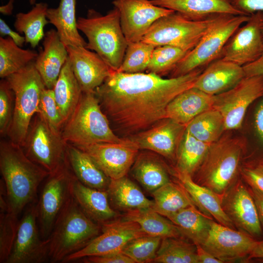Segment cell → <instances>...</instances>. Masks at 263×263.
<instances>
[{"instance_id":"603a6c76","label":"cell","mask_w":263,"mask_h":263,"mask_svg":"<svg viewBox=\"0 0 263 263\" xmlns=\"http://www.w3.org/2000/svg\"><path fill=\"white\" fill-rule=\"evenodd\" d=\"M42 46L34 63L46 88L53 89L68 58V53L55 29H52L45 34Z\"/></svg>"},{"instance_id":"d4e9b609","label":"cell","mask_w":263,"mask_h":263,"mask_svg":"<svg viewBox=\"0 0 263 263\" xmlns=\"http://www.w3.org/2000/svg\"><path fill=\"white\" fill-rule=\"evenodd\" d=\"M154 5L173 10L193 20L220 14L244 15L230 0H151Z\"/></svg>"},{"instance_id":"d6986e66","label":"cell","mask_w":263,"mask_h":263,"mask_svg":"<svg viewBox=\"0 0 263 263\" xmlns=\"http://www.w3.org/2000/svg\"><path fill=\"white\" fill-rule=\"evenodd\" d=\"M223 209L235 226L251 236H260L262 225L253 198L240 180L221 197Z\"/></svg>"},{"instance_id":"7402d4cb","label":"cell","mask_w":263,"mask_h":263,"mask_svg":"<svg viewBox=\"0 0 263 263\" xmlns=\"http://www.w3.org/2000/svg\"><path fill=\"white\" fill-rule=\"evenodd\" d=\"M244 77L243 66L219 58L201 73L193 87L214 96L233 87Z\"/></svg>"},{"instance_id":"ffe728a7","label":"cell","mask_w":263,"mask_h":263,"mask_svg":"<svg viewBox=\"0 0 263 263\" xmlns=\"http://www.w3.org/2000/svg\"><path fill=\"white\" fill-rule=\"evenodd\" d=\"M186 126L165 118L150 129L128 138L139 150L156 152L170 160H175L177 148Z\"/></svg>"},{"instance_id":"9a60e30c","label":"cell","mask_w":263,"mask_h":263,"mask_svg":"<svg viewBox=\"0 0 263 263\" xmlns=\"http://www.w3.org/2000/svg\"><path fill=\"white\" fill-rule=\"evenodd\" d=\"M253 237L212 221L207 236L200 245L223 263L250 257L257 243Z\"/></svg>"},{"instance_id":"7c38bea8","label":"cell","mask_w":263,"mask_h":263,"mask_svg":"<svg viewBox=\"0 0 263 263\" xmlns=\"http://www.w3.org/2000/svg\"><path fill=\"white\" fill-rule=\"evenodd\" d=\"M263 96V75L245 76L231 89L213 96V108L223 117L225 131L242 127L246 111Z\"/></svg>"},{"instance_id":"c3c4849f","label":"cell","mask_w":263,"mask_h":263,"mask_svg":"<svg viewBox=\"0 0 263 263\" xmlns=\"http://www.w3.org/2000/svg\"><path fill=\"white\" fill-rule=\"evenodd\" d=\"M82 260L87 263H134L132 259L122 252L85 257Z\"/></svg>"},{"instance_id":"9c48e42d","label":"cell","mask_w":263,"mask_h":263,"mask_svg":"<svg viewBox=\"0 0 263 263\" xmlns=\"http://www.w3.org/2000/svg\"><path fill=\"white\" fill-rule=\"evenodd\" d=\"M217 15L193 20L174 12L155 21L141 40L155 47L169 45L189 52L197 45Z\"/></svg>"},{"instance_id":"2e32d148","label":"cell","mask_w":263,"mask_h":263,"mask_svg":"<svg viewBox=\"0 0 263 263\" xmlns=\"http://www.w3.org/2000/svg\"><path fill=\"white\" fill-rule=\"evenodd\" d=\"M263 11L250 15L228 39L220 58L242 66L259 58L263 53Z\"/></svg>"},{"instance_id":"d6a6232c","label":"cell","mask_w":263,"mask_h":263,"mask_svg":"<svg viewBox=\"0 0 263 263\" xmlns=\"http://www.w3.org/2000/svg\"><path fill=\"white\" fill-rule=\"evenodd\" d=\"M167 218L179 228L186 238L195 244H200L204 241L213 221L195 206L183 208Z\"/></svg>"},{"instance_id":"ee69618b","label":"cell","mask_w":263,"mask_h":263,"mask_svg":"<svg viewBox=\"0 0 263 263\" xmlns=\"http://www.w3.org/2000/svg\"><path fill=\"white\" fill-rule=\"evenodd\" d=\"M18 216L10 210L0 213V263H6L17 236Z\"/></svg>"},{"instance_id":"836d02e7","label":"cell","mask_w":263,"mask_h":263,"mask_svg":"<svg viewBox=\"0 0 263 263\" xmlns=\"http://www.w3.org/2000/svg\"><path fill=\"white\" fill-rule=\"evenodd\" d=\"M210 145L193 136L185 130L176 154V171L193 177L207 152Z\"/></svg>"},{"instance_id":"11a10c76","label":"cell","mask_w":263,"mask_h":263,"mask_svg":"<svg viewBox=\"0 0 263 263\" xmlns=\"http://www.w3.org/2000/svg\"><path fill=\"white\" fill-rule=\"evenodd\" d=\"M249 190L255 203L261 224L263 225V193L251 187Z\"/></svg>"},{"instance_id":"74e56055","label":"cell","mask_w":263,"mask_h":263,"mask_svg":"<svg viewBox=\"0 0 263 263\" xmlns=\"http://www.w3.org/2000/svg\"><path fill=\"white\" fill-rule=\"evenodd\" d=\"M38 54L23 49L10 37H0V77L5 78L34 61Z\"/></svg>"},{"instance_id":"7bdbcfd3","label":"cell","mask_w":263,"mask_h":263,"mask_svg":"<svg viewBox=\"0 0 263 263\" xmlns=\"http://www.w3.org/2000/svg\"><path fill=\"white\" fill-rule=\"evenodd\" d=\"M162 238L148 235L135 238L130 241L122 252L132 259L134 263L153 262Z\"/></svg>"},{"instance_id":"ba28073f","label":"cell","mask_w":263,"mask_h":263,"mask_svg":"<svg viewBox=\"0 0 263 263\" xmlns=\"http://www.w3.org/2000/svg\"><path fill=\"white\" fill-rule=\"evenodd\" d=\"M249 17L245 15H217L197 45L171 71V77L179 76L201 69L219 58L228 39Z\"/></svg>"},{"instance_id":"277c9868","label":"cell","mask_w":263,"mask_h":263,"mask_svg":"<svg viewBox=\"0 0 263 263\" xmlns=\"http://www.w3.org/2000/svg\"><path fill=\"white\" fill-rule=\"evenodd\" d=\"M77 27L88 39L86 48L96 53L113 71L120 68L128 46L115 7L102 16L93 9L78 17Z\"/></svg>"},{"instance_id":"f5cc1de1","label":"cell","mask_w":263,"mask_h":263,"mask_svg":"<svg viewBox=\"0 0 263 263\" xmlns=\"http://www.w3.org/2000/svg\"><path fill=\"white\" fill-rule=\"evenodd\" d=\"M254 127L258 137L263 143V99L255 112Z\"/></svg>"},{"instance_id":"ab89813d","label":"cell","mask_w":263,"mask_h":263,"mask_svg":"<svg viewBox=\"0 0 263 263\" xmlns=\"http://www.w3.org/2000/svg\"><path fill=\"white\" fill-rule=\"evenodd\" d=\"M186 130L196 139L209 145L217 141L225 131L223 117L214 108L196 116L186 125Z\"/></svg>"},{"instance_id":"f907efd6","label":"cell","mask_w":263,"mask_h":263,"mask_svg":"<svg viewBox=\"0 0 263 263\" xmlns=\"http://www.w3.org/2000/svg\"><path fill=\"white\" fill-rule=\"evenodd\" d=\"M0 34L2 37L8 36L20 47H22L25 42V37L21 36L19 32L12 30L2 19H0Z\"/></svg>"},{"instance_id":"7a4b0ae2","label":"cell","mask_w":263,"mask_h":263,"mask_svg":"<svg viewBox=\"0 0 263 263\" xmlns=\"http://www.w3.org/2000/svg\"><path fill=\"white\" fill-rule=\"evenodd\" d=\"M0 170L9 208L18 216L37 200L38 187L50 174L30 159L21 146L10 140L0 141Z\"/></svg>"},{"instance_id":"5b68a950","label":"cell","mask_w":263,"mask_h":263,"mask_svg":"<svg viewBox=\"0 0 263 263\" xmlns=\"http://www.w3.org/2000/svg\"><path fill=\"white\" fill-rule=\"evenodd\" d=\"M61 135L66 143L74 145L127 140L119 137L112 129L95 92H82L78 104L64 125Z\"/></svg>"},{"instance_id":"8fae6325","label":"cell","mask_w":263,"mask_h":263,"mask_svg":"<svg viewBox=\"0 0 263 263\" xmlns=\"http://www.w3.org/2000/svg\"><path fill=\"white\" fill-rule=\"evenodd\" d=\"M67 146L61 136L53 132L41 115L37 113L22 146L26 156L52 174L66 163Z\"/></svg>"},{"instance_id":"60d3db41","label":"cell","mask_w":263,"mask_h":263,"mask_svg":"<svg viewBox=\"0 0 263 263\" xmlns=\"http://www.w3.org/2000/svg\"><path fill=\"white\" fill-rule=\"evenodd\" d=\"M155 47L142 40L128 44L122 63L117 71L139 73L146 71Z\"/></svg>"},{"instance_id":"db71d44e","label":"cell","mask_w":263,"mask_h":263,"mask_svg":"<svg viewBox=\"0 0 263 263\" xmlns=\"http://www.w3.org/2000/svg\"><path fill=\"white\" fill-rule=\"evenodd\" d=\"M199 263H223L217 259L200 245L196 244Z\"/></svg>"},{"instance_id":"3957f363","label":"cell","mask_w":263,"mask_h":263,"mask_svg":"<svg viewBox=\"0 0 263 263\" xmlns=\"http://www.w3.org/2000/svg\"><path fill=\"white\" fill-rule=\"evenodd\" d=\"M244 147L241 138L222 136L210 145L193 180L221 197L237 181Z\"/></svg>"},{"instance_id":"f6af8a7d","label":"cell","mask_w":263,"mask_h":263,"mask_svg":"<svg viewBox=\"0 0 263 263\" xmlns=\"http://www.w3.org/2000/svg\"><path fill=\"white\" fill-rule=\"evenodd\" d=\"M38 113L41 115L53 132L61 135L64 123L57 106L53 89L45 87L42 91Z\"/></svg>"},{"instance_id":"7dc6e473","label":"cell","mask_w":263,"mask_h":263,"mask_svg":"<svg viewBox=\"0 0 263 263\" xmlns=\"http://www.w3.org/2000/svg\"><path fill=\"white\" fill-rule=\"evenodd\" d=\"M240 172L250 187L263 193V164L241 167Z\"/></svg>"},{"instance_id":"ac0fdd59","label":"cell","mask_w":263,"mask_h":263,"mask_svg":"<svg viewBox=\"0 0 263 263\" xmlns=\"http://www.w3.org/2000/svg\"><path fill=\"white\" fill-rule=\"evenodd\" d=\"M126 138L122 143L75 146L88 154L108 177L116 179L127 175L139 152L137 146Z\"/></svg>"},{"instance_id":"e575fe53","label":"cell","mask_w":263,"mask_h":263,"mask_svg":"<svg viewBox=\"0 0 263 263\" xmlns=\"http://www.w3.org/2000/svg\"><path fill=\"white\" fill-rule=\"evenodd\" d=\"M125 219L137 223L141 230L148 235L186 238L179 228L169 219L153 208L124 213Z\"/></svg>"},{"instance_id":"cb8c5ba5","label":"cell","mask_w":263,"mask_h":263,"mask_svg":"<svg viewBox=\"0 0 263 263\" xmlns=\"http://www.w3.org/2000/svg\"><path fill=\"white\" fill-rule=\"evenodd\" d=\"M72 193L84 213L100 225L119 218V213L111 205L107 191L88 187L75 176Z\"/></svg>"},{"instance_id":"e0dca14e","label":"cell","mask_w":263,"mask_h":263,"mask_svg":"<svg viewBox=\"0 0 263 263\" xmlns=\"http://www.w3.org/2000/svg\"><path fill=\"white\" fill-rule=\"evenodd\" d=\"M128 43L141 41L157 19L175 11L153 4L149 0H114Z\"/></svg>"},{"instance_id":"91938a15","label":"cell","mask_w":263,"mask_h":263,"mask_svg":"<svg viewBox=\"0 0 263 263\" xmlns=\"http://www.w3.org/2000/svg\"><path fill=\"white\" fill-rule=\"evenodd\" d=\"M261 30H262V34L263 35V16L262 18V23H261Z\"/></svg>"},{"instance_id":"6f0895ef","label":"cell","mask_w":263,"mask_h":263,"mask_svg":"<svg viewBox=\"0 0 263 263\" xmlns=\"http://www.w3.org/2000/svg\"><path fill=\"white\" fill-rule=\"evenodd\" d=\"M13 1L14 0H10L9 2L6 5L0 6V13L3 15H11L13 8Z\"/></svg>"},{"instance_id":"bcb514c9","label":"cell","mask_w":263,"mask_h":263,"mask_svg":"<svg viewBox=\"0 0 263 263\" xmlns=\"http://www.w3.org/2000/svg\"><path fill=\"white\" fill-rule=\"evenodd\" d=\"M15 94L5 78L0 81V134L7 136L12 124L14 111Z\"/></svg>"},{"instance_id":"b9f144b4","label":"cell","mask_w":263,"mask_h":263,"mask_svg":"<svg viewBox=\"0 0 263 263\" xmlns=\"http://www.w3.org/2000/svg\"><path fill=\"white\" fill-rule=\"evenodd\" d=\"M188 52L172 46L156 47L153 50L146 71L160 76L171 72Z\"/></svg>"},{"instance_id":"4dcf8cb0","label":"cell","mask_w":263,"mask_h":263,"mask_svg":"<svg viewBox=\"0 0 263 263\" xmlns=\"http://www.w3.org/2000/svg\"><path fill=\"white\" fill-rule=\"evenodd\" d=\"M130 170L133 177L150 194L171 181L166 165L150 153H138Z\"/></svg>"},{"instance_id":"30bf717a","label":"cell","mask_w":263,"mask_h":263,"mask_svg":"<svg viewBox=\"0 0 263 263\" xmlns=\"http://www.w3.org/2000/svg\"><path fill=\"white\" fill-rule=\"evenodd\" d=\"M75 175L68 163L46 178L37 200L38 221L41 237L47 239L72 198Z\"/></svg>"},{"instance_id":"681fc988","label":"cell","mask_w":263,"mask_h":263,"mask_svg":"<svg viewBox=\"0 0 263 263\" xmlns=\"http://www.w3.org/2000/svg\"><path fill=\"white\" fill-rule=\"evenodd\" d=\"M232 4L243 14L250 16L263 11V0H230Z\"/></svg>"},{"instance_id":"f546056e","label":"cell","mask_w":263,"mask_h":263,"mask_svg":"<svg viewBox=\"0 0 263 263\" xmlns=\"http://www.w3.org/2000/svg\"><path fill=\"white\" fill-rule=\"evenodd\" d=\"M76 0H60L57 7L47 9L46 16L65 46L86 47L87 43L77 27Z\"/></svg>"},{"instance_id":"816d5d0a","label":"cell","mask_w":263,"mask_h":263,"mask_svg":"<svg viewBox=\"0 0 263 263\" xmlns=\"http://www.w3.org/2000/svg\"><path fill=\"white\" fill-rule=\"evenodd\" d=\"M245 76L263 75V53L255 61L243 66Z\"/></svg>"},{"instance_id":"52a82bcc","label":"cell","mask_w":263,"mask_h":263,"mask_svg":"<svg viewBox=\"0 0 263 263\" xmlns=\"http://www.w3.org/2000/svg\"><path fill=\"white\" fill-rule=\"evenodd\" d=\"M5 79L15 94L13 117L7 136L22 147L31 122L38 111L41 93L46 87L34 61Z\"/></svg>"},{"instance_id":"f35d334b","label":"cell","mask_w":263,"mask_h":263,"mask_svg":"<svg viewBox=\"0 0 263 263\" xmlns=\"http://www.w3.org/2000/svg\"><path fill=\"white\" fill-rule=\"evenodd\" d=\"M153 263H199L196 245L186 238H163Z\"/></svg>"},{"instance_id":"6da1fadb","label":"cell","mask_w":263,"mask_h":263,"mask_svg":"<svg viewBox=\"0 0 263 263\" xmlns=\"http://www.w3.org/2000/svg\"><path fill=\"white\" fill-rule=\"evenodd\" d=\"M202 69L164 78L153 73L111 72L95 90L110 122L127 138L145 131L166 118L168 104L193 87Z\"/></svg>"},{"instance_id":"680465c9","label":"cell","mask_w":263,"mask_h":263,"mask_svg":"<svg viewBox=\"0 0 263 263\" xmlns=\"http://www.w3.org/2000/svg\"><path fill=\"white\" fill-rule=\"evenodd\" d=\"M36 0H29V3L31 5H35L36 4Z\"/></svg>"},{"instance_id":"f1b7e54d","label":"cell","mask_w":263,"mask_h":263,"mask_svg":"<svg viewBox=\"0 0 263 263\" xmlns=\"http://www.w3.org/2000/svg\"><path fill=\"white\" fill-rule=\"evenodd\" d=\"M67 161L74 175L82 184L93 188L107 191L111 179L88 154L67 143Z\"/></svg>"},{"instance_id":"5bb4252c","label":"cell","mask_w":263,"mask_h":263,"mask_svg":"<svg viewBox=\"0 0 263 263\" xmlns=\"http://www.w3.org/2000/svg\"><path fill=\"white\" fill-rule=\"evenodd\" d=\"M101 225V233L86 246L67 257L63 262L75 261L83 258L122 252L125 246L138 237L147 235L133 221L118 218Z\"/></svg>"},{"instance_id":"44dd1931","label":"cell","mask_w":263,"mask_h":263,"mask_svg":"<svg viewBox=\"0 0 263 263\" xmlns=\"http://www.w3.org/2000/svg\"><path fill=\"white\" fill-rule=\"evenodd\" d=\"M66 47L74 73L82 92H95L112 70L96 53L85 47Z\"/></svg>"},{"instance_id":"484cf974","label":"cell","mask_w":263,"mask_h":263,"mask_svg":"<svg viewBox=\"0 0 263 263\" xmlns=\"http://www.w3.org/2000/svg\"><path fill=\"white\" fill-rule=\"evenodd\" d=\"M112 207L129 212L153 208L154 202L146 197L141 188L127 176L111 179L107 190Z\"/></svg>"},{"instance_id":"8d00e7d4","label":"cell","mask_w":263,"mask_h":263,"mask_svg":"<svg viewBox=\"0 0 263 263\" xmlns=\"http://www.w3.org/2000/svg\"><path fill=\"white\" fill-rule=\"evenodd\" d=\"M151 194L153 198V209L166 217L186 207L195 206L179 182H169Z\"/></svg>"},{"instance_id":"d590c367","label":"cell","mask_w":263,"mask_h":263,"mask_svg":"<svg viewBox=\"0 0 263 263\" xmlns=\"http://www.w3.org/2000/svg\"><path fill=\"white\" fill-rule=\"evenodd\" d=\"M48 9L47 3L39 2L36 3L28 12H20L16 15L15 28L19 33L24 35L25 43H29L33 48L45 36L44 28L49 23L46 16Z\"/></svg>"},{"instance_id":"9f6ffc18","label":"cell","mask_w":263,"mask_h":263,"mask_svg":"<svg viewBox=\"0 0 263 263\" xmlns=\"http://www.w3.org/2000/svg\"><path fill=\"white\" fill-rule=\"evenodd\" d=\"M249 257L263 258V240L257 242L256 245Z\"/></svg>"},{"instance_id":"8992f818","label":"cell","mask_w":263,"mask_h":263,"mask_svg":"<svg viewBox=\"0 0 263 263\" xmlns=\"http://www.w3.org/2000/svg\"><path fill=\"white\" fill-rule=\"evenodd\" d=\"M101 225L88 217L72 197L49 237V261L63 262L101 232Z\"/></svg>"},{"instance_id":"1f68e13d","label":"cell","mask_w":263,"mask_h":263,"mask_svg":"<svg viewBox=\"0 0 263 263\" xmlns=\"http://www.w3.org/2000/svg\"><path fill=\"white\" fill-rule=\"evenodd\" d=\"M53 90L57 106L65 124L78 104L82 94L69 57L63 66Z\"/></svg>"},{"instance_id":"83f0119b","label":"cell","mask_w":263,"mask_h":263,"mask_svg":"<svg viewBox=\"0 0 263 263\" xmlns=\"http://www.w3.org/2000/svg\"><path fill=\"white\" fill-rule=\"evenodd\" d=\"M176 176L202 212L224 225L235 228L234 225L223 209L220 196L210 188L196 183L190 176L176 173Z\"/></svg>"},{"instance_id":"4fadbf2b","label":"cell","mask_w":263,"mask_h":263,"mask_svg":"<svg viewBox=\"0 0 263 263\" xmlns=\"http://www.w3.org/2000/svg\"><path fill=\"white\" fill-rule=\"evenodd\" d=\"M49 238H41L37 200L26 208L19 220L17 236L6 263H41L49 261Z\"/></svg>"},{"instance_id":"4316f807","label":"cell","mask_w":263,"mask_h":263,"mask_svg":"<svg viewBox=\"0 0 263 263\" xmlns=\"http://www.w3.org/2000/svg\"><path fill=\"white\" fill-rule=\"evenodd\" d=\"M213 96L194 87L177 95L168 104L166 118L186 126L196 116L213 108Z\"/></svg>"}]
</instances>
